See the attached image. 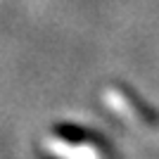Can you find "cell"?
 <instances>
[{
	"mask_svg": "<svg viewBox=\"0 0 159 159\" xmlns=\"http://www.w3.org/2000/svg\"><path fill=\"white\" fill-rule=\"evenodd\" d=\"M45 150L52 152L57 159H102L95 145H69L62 138H45Z\"/></svg>",
	"mask_w": 159,
	"mask_h": 159,
	"instance_id": "cell-1",
	"label": "cell"
},
{
	"mask_svg": "<svg viewBox=\"0 0 159 159\" xmlns=\"http://www.w3.org/2000/svg\"><path fill=\"white\" fill-rule=\"evenodd\" d=\"M105 100H107V105L112 107L119 116H124V119H128V121H135V119H138V114L133 112V107L128 105V100H124V95H121V93H116V90H107Z\"/></svg>",
	"mask_w": 159,
	"mask_h": 159,
	"instance_id": "cell-2",
	"label": "cell"
}]
</instances>
